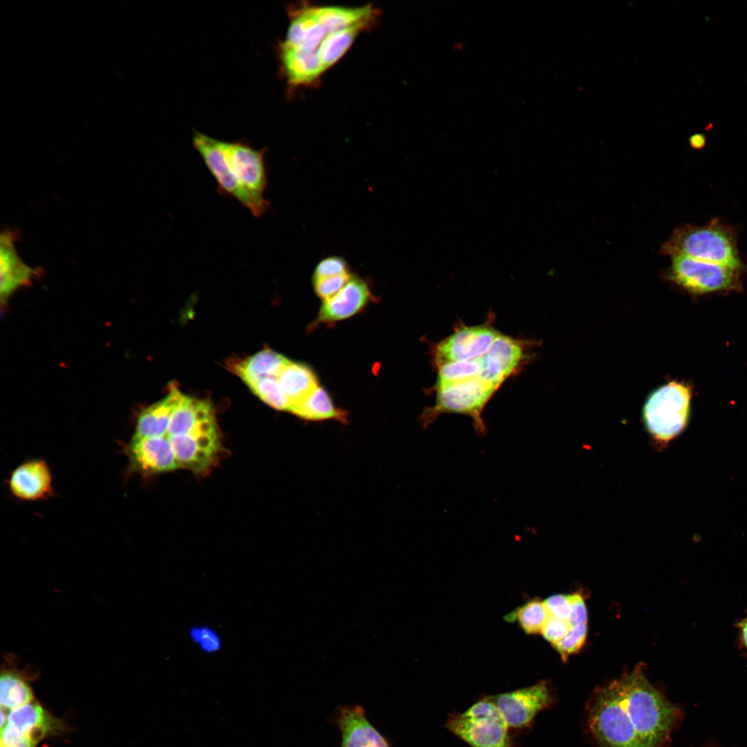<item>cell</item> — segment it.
<instances>
[{
	"label": "cell",
	"mask_w": 747,
	"mask_h": 747,
	"mask_svg": "<svg viewBox=\"0 0 747 747\" xmlns=\"http://www.w3.org/2000/svg\"><path fill=\"white\" fill-rule=\"evenodd\" d=\"M16 234L5 230L0 235V295L6 299L18 288L27 285L38 270L26 264L15 248Z\"/></svg>",
	"instance_id": "obj_15"
},
{
	"label": "cell",
	"mask_w": 747,
	"mask_h": 747,
	"mask_svg": "<svg viewBox=\"0 0 747 747\" xmlns=\"http://www.w3.org/2000/svg\"><path fill=\"white\" fill-rule=\"evenodd\" d=\"M549 616L544 602L533 599L508 614L506 620L517 621L526 633L533 634L542 631Z\"/></svg>",
	"instance_id": "obj_29"
},
{
	"label": "cell",
	"mask_w": 747,
	"mask_h": 747,
	"mask_svg": "<svg viewBox=\"0 0 747 747\" xmlns=\"http://www.w3.org/2000/svg\"><path fill=\"white\" fill-rule=\"evenodd\" d=\"M369 298L367 284L357 277H351L335 295L324 300L317 322H333L348 318L363 308Z\"/></svg>",
	"instance_id": "obj_16"
},
{
	"label": "cell",
	"mask_w": 747,
	"mask_h": 747,
	"mask_svg": "<svg viewBox=\"0 0 747 747\" xmlns=\"http://www.w3.org/2000/svg\"><path fill=\"white\" fill-rule=\"evenodd\" d=\"M280 57L286 76L292 85L311 83L324 71L317 48L302 50L281 45Z\"/></svg>",
	"instance_id": "obj_20"
},
{
	"label": "cell",
	"mask_w": 747,
	"mask_h": 747,
	"mask_svg": "<svg viewBox=\"0 0 747 747\" xmlns=\"http://www.w3.org/2000/svg\"><path fill=\"white\" fill-rule=\"evenodd\" d=\"M348 273L345 261L336 256L322 260L316 266L313 279H322Z\"/></svg>",
	"instance_id": "obj_35"
},
{
	"label": "cell",
	"mask_w": 747,
	"mask_h": 747,
	"mask_svg": "<svg viewBox=\"0 0 747 747\" xmlns=\"http://www.w3.org/2000/svg\"><path fill=\"white\" fill-rule=\"evenodd\" d=\"M498 389L494 384L474 376L437 389L434 405L424 410L421 421L427 427L442 414L465 415L472 418L476 432L483 436L487 432L483 411Z\"/></svg>",
	"instance_id": "obj_3"
},
{
	"label": "cell",
	"mask_w": 747,
	"mask_h": 747,
	"mask_svg": "<svg viewBox=\"0 0 747 747\" xmlns=\"http://www.w3.org/2000/svg\"><path fill=\"white\" fill-rule=\"evenodd\" d=\"M6 724L28 736L36 744L60 726L57 719L33 701L11 710Z\"/></svg>",
	"instance_id": "obj_19"
},
{
	"label": "cell",
	"mask_w": 747,
	"mask_h": 747,
	"mask_svg": "<svg viewBox=\"0 0 747 747\" xmlns=\"http://www.w3.org/2000/svg\"><path fill=\"white\" fill-rule=\"evenodd\" d=\"M327 35L315 19L312 7L293 12L285 40L281 45L302 50H314Z\"/></svg>",
	"instance_id": "obj_21"
},
{
	"label": "cell",
	"mask_w": 747,
	"mask_h": 747,
	"mask_svg": "<svg viewBox=\"0 0 747 747\" xmlns=\"http://www.w3.org/2000/svg\"><path fill=\"white\" fill-rule=\"evenodd\" d=\"M571 611L569 622L571 626L587 623V611L582 597L578 594H571Z\"/></svg>",
	"instance_id": "obj_38"
},
{
	"label": "cell",
	"mask_w": 747,
	"mask_h": 747,
	"mask_svg": "<svg viewBox=\"0 0 747 747\" xmlns=\"http://www.w3.org/2000/svg\"><path fill=\"white\" fill-rule=\"evenodd\" d=\"M290 412L306 421L334 419L342 423L347 421V412L335 407L328 393L319 386L294 405Z\"/></svg>",
	"instance_id": "obj_26"
},
{
	"label": "cell",
	"mask_w": 747,
	"mask_h": 747,
	"mask_svg": "<svg viewBox=\"0 0 747 747\" xmlns=\"http://www.w3.org/2000/svg\"><path fill=\"white\" fill-rule=\"evenodd\" d=\"M544 604L550 616L569 620L571 611V595H553L546 598Z\"/></svg>",
	"instance_id": "obj_36"
},
{
	"label": "cell",
	"mask_w": 747,
	"mask_h": 747,
	"mask_svg": "<svg viewBox=\"0 0 747 747\" xmlns=\"http://www.w3.org/2000/svg\"><path fill=\"white\" fill-rule=\"evenodd\" d=\"M446 726L471 747L510 746L509 726L496 704L488 699L449 719Z\"/></svg>",
	"instance_id": "obj_5"
},
{
	"label": "cell",
	"mask_w": 747,
	"mask_h": 747,
	"mask_svg": "<svg viewBox=\"0 0 747 747\" xmlns=\"http://www.w3.org/2000/svg\"><path fill=\"white\" fill-rule=\"evenodd\" d=\"M129 455L133 466L147 474H157L179 468L169 438L133 437Z\"/></svg>",
	"instance_id": "obj_14"
},
{
	"label": "cell",
	"mask_w": 747,
	"mask_h": 747,
	"mask_svg": "<svg viewBox=\"0 0 747 747\" xmlns=\"http://www.w3.org/2000/svg\"><path fill=\"white\" fill-rule=\"evenodd\" d=\"M193 145L215 178L219 193L235 199L255 216L260 217L255 203L241 187L230 169L225 141L196 132L193 137Z\"/></svg>",
	"instance_id": "obj_10"
},
{
	"label": "cell",
	"mask_w": 747,
	"mask_h": 747,
	"mask_svg": "<svg viewBox=\"0 0 747 747\" xmlns=\"http://www.w3.org/2000/svg\"><path fill=\"white\" fill-rule=\"evenodd\" d=\"M587 634V624H579L571 626L568 634L558 643L553 645L563 659L572 654L580 651L585 643Z\"/></svg>",
	"instance_id": "obj_31"
},
{
	"label": "cell",
	"mask_w": 747,
	"mask_h": 747,
	"mask_svg": "<svg viewBox=\"0 0 747 747\" xmlns=\"http://www.w3.org/2000/svg\"><path fill=\"white\" fill-rule=\"evenodd\" d=\"M288 361L282 355L264 349L244 360L232 362L229 367L247 385L264 377L277 378Z\"/></svg>",
	"instance_id": "obj_23"
},
{
	"label": "cell",
	"mask_w": 747,
	"mask_h": 747,
	"mask_svg": "<svg viewBox=\"0 0 747 747\" xmlns=\"http://www.w3.org/2000/svg\"><path fill=\"white\" fill-rule=\"evenodd\" d=\"M365 28L357 26L328 34L317 48L322 65L327 69L347 52L358 33Z\"/></svg>",
	"instance_id": "obj_28"
},
{
	"label": "cell",
	"mask_w": 747,
	"mask_h": 747,
	"mask_svg": "<svg viewBox=\"0 0 747 747\" xmlns=\"http://www.w3.org/2000/svg\"><path fill=\"white\" fill-rule=\"evenodd\" d=\"M12 493L24 500H37L45 497L51 490V474L42 460L26 461L18 466L9 481Z\"/></svg>",
	"instance_id": "obj_17"
},
{
	"label": "cell",
	"mask_w": 747,
	"mask_h": 747,
	"mask_svg": "<svg viewBox=\"0 0 747 747\" xmlns=\"http://www.w3.org/2000/svg\"><path fill=\"white\" fill-rule=\"evenodd\" d=\"M531 341L502 334L495 338L482 356L479 376L498 387L518 374L532 358Z\"/></svg>",
	"instance_id": "obj_8"
},
{
	"label": "cell",
	"mask_w": 747,
	"mask_h": 747,
	"mask_svg": "<svg viewBox=\"0 0 747 747\" xmlns=\"http://www.w3.org/2000/svg\"><path fill=\"white\" fill-rule=\"evenodd\" d=\"M214 417L210 403L183 394L172 414L167 436L186 434L201 423Z\"/></svg>",
	"instance_id": "obj_24"
},
{
	"label": "cell",
	"mask_w": 747,
	"mask_h": 747,
	"mask_svg": "<svg viewBox=\"0 0 747 747\" xmlns=\"http://www.w3.org/2000/svg\"><path fill=\"white\" fill-rule=\"evenodd\" d=\"M740 642L747 652V615L739 624Z\"/></svg>",
	"instance_id": "obj_39"
},
{
	"label": "cell",
	"mask_w": 747,
	"mask_h": 747,
	"mask_svg": "<svg viewBox=\"0 0 747 747\" xmlns=\"http://www.w3.org/2000/svg\"><path fill=\"white\" fill-rule=\"evenodd\" d=\"M312 11L327 35L357 26L367 28L376 17V10L369 6L360 8L313 6Z\"/></svg>",
	"instance_id": "obj_22"
},
{
	"label": "cell",
	"mask_w": 747,
	"mask_h": 747,
	"mask_svg": "<svg viewBox=\"0 0 747 747\" xmlns=\"http://www.w3.org/2000/svg\"><path fill=\"white\" fill-rule=\"evenodd\" d=\"M190 637L192 642L205 653H216L222 647L219 634L208 626L193 627L190 631Z\"/></svg>",
	"instance_id": "obj_32"
},
{
	"label": "cell",
	"mask_w": 747,
	"mask_h": 747,
	"mask_svg": "<svg viewBox=\"0 0 747 747\" xmlns=\"http://www.w3.org/2000/svg\"><path fill=\"white\" fill-rule=\"evenodd\" d=\"M277 378L290 402V410L318 387L316 376L308 366L290 360Z\"/></svg>",
	"instance_id": "obj_25"
},
{
	"label": "cell",
	"mask_w": 747,
	"mask_h": 747,
	"mask_svg": "<svg viewBox=\"0 0 747 747\" xmlns=\"http://www.w3.org/2000/svg\"><path fill=\"white\" fill-rule=\"evenodd\" d=\"M179 468L203 473L215 464L221 449L219 432L167 436Z\"/></svg>",
	"instance_id": "obj_13"
},
{
	"label": "cell",
	"mask_w": 747,
	"mask_h": 747,
	"mask_svg": "<svg viewBox=\"0 0 747 747\" xmlns=\"http://www.w3.org/2000/svg\"><path fill=\"white\" fill-rule=\"evenodd\" d=\"M691 392L686 385L672 382L652 393L643 407L648 432L658 443H667L685 428Z\"/></svg>",
	"instance_id": "obj_4"
},
{
	"label": "cell",
	"mask_w": 747,
	"mask_h": 747,
	"mask_svg": "<svg viewBox=\"0 0 747 747\" xmlns=\"http://www.w3.org/2000/svg\"><path fill=\"white\" fill-rule=\"evenodd\" d=\"M251 391L273 408L290 410V402L275 377H264L247 384Z\"/></svg>",
	"instance_id": "obj_30"
},
{
	"label": "cell",
	"mask_w": 747,
	"mask_h": 747,
	"mask_svg": "<svg viewBox=\"0 0 747 747\" xmlns=\"http://www.w3.org/2000/svg\"><path fill=\"white\" fill-rule=\"evenodd\" d=\"M571 627L568 620L549 616L541 633L544 638L553 645L560 641Z\"/></svg>",
	"instance_id": "obj_34"
},
{
	"label": "cell",
	"mask_w": 747,
	"mask_h": 747,
	"mask_svg": "<svg viewBox=\"0 0 747 747\" xmlns=\"http://www.w3.org/2000/svg\"><path fill=\"white\" fill-rule=\"evenodd\" d=\"M183 395L176 386L172 385L165 398L141 412L133 436L142 438L167 436L172 414Z\"/></svg>",
	"instance_id": "obj_18"
},
{
	"label": "cell",
	"mask_w": 747,
	"mask_h": 747,
	"mask_svg": "<svg viewBox=\"0 0 747 747\" xmlns=\"http://www.w3.org/2000/svg\"><path fill=\"white\" fill-rule=\"evenodd\" d=\"M490 320L477 326H461L439 342L433 352L436 369L450 362L472 360L483 356L501 333Z\"/></svg>",
	"instance_id": "obj_9"
},
{
	"label": "cell",
	"mask_w": 747,
	"mask_h": 747,
	"mask_svg": "<svg viewBox=\"0 0 747 747\" xmlns=\"http://www.w3.org/2000/svg\"><path fill=\"white\" fill-rule=\"evenodd\" d=\"M588 713L589 726L600 747H662L680 709L636 667L597 690Z\"/></svg>",
	"instance_id": "obj_1"
},
{
	"label": "cell",
	"mask_w": 747,
	"mask_h": 747,
	"mask_svg": "<svg viewBox=\"0 0 747 747\" xmlns=\"http://www.w3.org/2000/svg\"><path fill=\"white\" fill-rule=\"evenodd\" d=\"M660 252L680 255L741 270L745 268L739 252L736 232L719 219L703 225L677 227L662 245Z\"/></svg>",
	"instance_id": "obj_2"
},
{
	"label": "cell",
	"mask_w": 747,
	"mask_h": 747,
	"mask_svg": "<svg viewBox=\"0 0 747 747\" xmlns=\"http://www.w3.org/2000/svg\"><path fill=\"white\" fill-rule=\"evenodd\" d=\"M230 169L243 190L255 203L260 216L269 207L264 197L267 187L266 149H256L243 142H225Z\"/></svg>",
	"instance_id": "obj_7"
},
{
	"label": "cell",
	"mask_w": 747,
	"mask_h": 747,
	"mask_svg": "<svg viewBox=\"0 0 747 747\" xmlns=\"http://www.w3.org/2000/svg\"><path fill=\"white\" fill-rule=\"evenodd\" d=\"M331 721L341 733L339 747H392L388 739L369 721L360 706L338 707Z\"/></svg>",
	"instance_id": "obj_12"
},
{
	"label": "cell",
	"mask_w": 747,
	"mask_h": 747,
	"mask_svg": "<svg viewBox=\"0 0 747 747\" xmlns=\"http://www.w3.org/2000/svg\"><path fill=\"white\" fill-rule=\"evenodd\" d=\"M690 143H691L692 147L699 148V147H701L703 145V144L705 143V138H703V136L697 134V135L694 136L690 139Z\"/></svg>",
	"instance_id": "obj_40"
},
{
	"label": "cell",
	"mask_w": 747,
	"mask_h": 747,
	"mask_svg": "<svg viewBox=\"0 0 747 747\" xmlns=\"http://www.w3.org/2000/svg\"><path fill=\"white\" fill-rule=\"evenodd\" d=\"M493 702L501 711L509 727L528 725L542 710L552 702L546 684L543 682L498 694Z\"/></svg>",
	"instance_id": "obj_11"
},
{
	"label": "cell",
	"mask_w": 747,
	"mask_h": 747,
	"mask_svg": "<svg viewBox=\"0 0 747 747\" xmlns=\"http://www.w3.org/2000/svg\"><path fill=\"white\" fill-rule=\"evenodd\" d=\"M0 703L2 709L12 710L33 701V693L21 675L3 670L0 678Z\"/></svg>",
	"instance_id": "obj_27"
},
{
	"label": "cell",
	"mask_w": 747,
	"mask_h": 747,
	"mask_svg": "<svg viewBox=\"0 0 747 747\" xmlns=\"http://www.w3.org/2000/svg\"><path fill=\"white\" fill-rule=\"evenodd\" d=\"M671 257L669 278L675 284L694 293H707L734 288L741 270L726 266L708 263L684 256Z\"/></svg>",
	"instance_id": "obj_6"
},
{
	"label": "cell",
	"mask_w": 747,
	"mask_h": 747,
	"mask_svg": "<svg viewBox=\"0 0 747 747\" xmlns=\"http://www.w3.org/2000/svg\"><path fill=\"white\" fill-rule=\"evenodd\" d=\"M36 744L30 737L8 724L1 728V747H35Z\"/></svg>",
	"instance_id": "obj_37"
},
{
	"label": "cell",
	"mask_w": 747,
	"mask_h": 747,
	"mask_svg": "<svg viewBox=\"0 0 747 747\" xmlns=\"http://www.w3.org/2000/svg\"><path fill=\"white\" fill-rule=\"evenodd\" d=\"M349 273L333 277L313 279L316 294L324 300L335 295L351 279Z\"/></svg>",
	"instance_id": "obj_33"
}]
</instances>
